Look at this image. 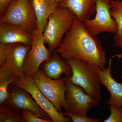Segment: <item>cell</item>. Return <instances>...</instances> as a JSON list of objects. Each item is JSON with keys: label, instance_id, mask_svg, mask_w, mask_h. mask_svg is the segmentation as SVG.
Segmentation results:
<instances>
[{"label": "cell", "instance_id": "6da1fadb", "mask_svg": "<svg viewBox=\"0 0 122 122\" xmlns=\"http://www.w3.org/2000/svg\"><path fill=\"white\" fill-rule=\"evenodd\" d=\"M67 61L74 58L105 69L106 53L99 38L92 34L82 21L75 16L73 25L55 51Z\"/></svg>", "mask_w": 122, "mask_h": 122}, {"label": "cell", "instance_id": "7a4b0ae2", "mask_svg": "<svg viewBox=\"0 0 122 122\" xmlns=\"http://www.w3.org/2000/svg\"><path fill=\"white\" fill-rule=\"evenodd\" d=\"M72 70L68 78L75 85L80 86L86 93L100 102L102 100L99 76L96 66L86 61L71 58L67 60Z\"/></svg>", "mask_w": 122, "mask_h": 122}, {"label": "cell", "instance_id": "3957f363", "mask_svg": "<svg viewBox=\"0 0 122 122\" xmlns=\"http://www.w3.org/2000/svg\"><path fill=\"white\" fill-rule=\"evenodd\" d=\"M75 15L69 9L58 5L50 16L43 32L45 44L51 52L58 48L65 34L73 25Z\"/></svg>", "mask_w": 122, "mask_h": 122}, {"label": "cell", "instance_id": "277c9868", "mask_svg": "<svg viewBox=\"0 0 122 122\" xmlns=\"http://www.w3.org/2000/svg\"><path fill=\"white\" fill-rule=\"evenodd\" d=\"M0 24H9L32 34L37 29V22L30 0H14L10 2Z\"/></svg>", "mask_w": 122, "mask_h": 122}, {"label": "cell", "instance_id": "5b68a950", "mask_svg": "<svg viewBox=\"0 0 122 122\" xmlns=\"http://www.w3.org/2000/svg\"><path fill=\"white\" fill-rule=\"evenodd\" d=\"M30 76L42 93L62 113V109L65 110L66 106V81L68 75L59 79H52L39 70Z\"/></svg>", "mask_w": 122, "mask_h": 122}, {"label": "cell", "instance_id": "8992f818", "mask_svg": "<svg viewBox=\"0 0 122 122\" xmlns=\"http://www.w3.org/2000/svg\"><path fill=\"white\" fill-rule=\"evenodd\" d=\"M67 78L66 81V106L65 111L82 116H87L91 108L98 106L99 102L86 93L80 86L75 85Z\"/></svg>", "mask_w": 122, "mask_h": 122}, {"label": "cell", "instance_id": "52a82bcc", "mask_svg": "<svg viewBox=\"0 0 122 122\" xmlns=\"http://www.w3.org/2000/svg\"><path fill=\"white\" fill-rule=\"evenodd\" d=\"M111 0H96L95 17L82 22L87 29L95 36L108 32L115 34L118 30L116 21L110 13Z\"/></svg>", "mask_w": 122, "mask_h": 122}, {"label": "cell", "instance_id": "ba28073f", "mask_svg": "<svg viewBox=\"0 0 122 122\" xmlns=\"http://www.w3.org/2000/svg\"><path fill=\"white\" fill-rule=\"evenodd\" d=\"M13 84L26 90L30 94L42 110L50 116L53 122H70V118L64 116L57 110L54 106L46 97L33 81L31 76L25 74Z\"/></svg>", "mask_w": 122, "mask_h": 122}, {"label": "cell", "instance_id": "9c48e42d", "mask_svg": "<svg viewBox=\"0 0 122 122\" xmlns=\"http://www.w3.org/2000/svg\"><path fill=\"white\" fill-rule=\"evenodd\" d=\"M31 47L26 55L24 66L25 73L31 76L40 70L42 63L51 56V51L45 46L43 32L37 29L32 33Z\"/></svg>", "mask_w": 122, "mask_h": 122}, {"label": "cell", "instance_id": "30bf717a", "mask_svg": "<svg viewBox=\"0 0 122 122\" xmlns=\"http://www.w3.org/2000/svg\"><path fill=\"white\" fill-rule=\"evenodd\" d=\"M12 85L8 89V98L4 103L20 112L24 110L29 111L38 117L53 122L50 116L38 106L28 91Z\"/></svg>", "mask_w": 122, "mask_h": 122}, {"label": "cell", "instance_id": "8fae6325", "mask_svg": "<svg viewBox=\"0 0 122 122\" xmlns=\"http://www.w3.org/2000/svg\"><path fill=\"white\" fill-rule=\"evenodd\" d=\"M31 45L22 43L6 44V66L16 75L19 79L25 74L24 66L26 55Z\"/></svg>", "mask_w": 122, "mask_h": 122}, {"label": "cell", "instance_id": "7c38bea8", "mask_svg": "<svg viewBox=\"0 0 122 122\" xmlns=\"http://www.w3.org/2000/svg\"><path fill=\"white\" fill-rule=\"evenodd\" d=\"M111 64L112 58H110L107 68L102 69L96 66V69L100 84L106 87L110 94V97L107 102V105L120 108L122 107V82H117L112 76Z\"/></svg>", "mask_w": 122, "mask_h": 122}, {"label": "cell", "instance_id": "4fadbf2b", "mask_svg": "<svg viewBox=\"0 0 122 122\" xmlns=\"http://www.w3.org/2000/svg\"><path fill=\"white\" fill-rule=\"evenodd\" d=\"M40 70L48 77L54 79L61 78L63 74L71 76L73 73L68 61L55 51L49 59L42 63Z\"/></svg>", "mask_w": 122, "mask_h": 122}, {"label": "cell", "instance_id": "5bb4252c", "mask_svg": "<svg viewBox=\"0 0 122 122\" xmlns=\"http://www.w3.org/2000/svg\"><path fill=\"white\" fill-rule=\"evenodd\" d=\"M96 0H63L59 7L69 9L81 21L90 19L96 14Z\"/></svg>", "mask_w": 122, "mask_h": 122}, {"label": "cell", "instance_id": "9a60e30c", "mask_svg": "<svg viewBox=\"0 0 122 122\" xmlns=\"http://www.w3.org/2000/svg\"><path fill=\"white\" fill-rule=\"evenodd\" d=\"M33 34L6 24H0V43L8 44H32Z\"/></svg>", "mask_w": 122, "mask_h": 122}, {"label": "cell", "instance_id": "2e32d148", "mask_svg": "<svg viewBox=\"0 0 122 122\" xmlns=\"http://www.w3.org/2000/svg\"><path fill=\"white\" fill-rule=\"evenodd\" d=\"M35 12L37 29L44 32L48 23L49 17L59 5L54 0H30Z\"/></svg>", "mask_w": 122, "mask_h": 122}, {"label": "cell", "instance_id": "e0dca14e", "mask_svg": "<svg viewBox=\"0 0 122 122\" xmlns=\"http://www.w3.org/2000/svg\"><path fill=\"white\" fill-rule=\"evenodd\" d=\"M5 62L0 65V105L5 102L8 98L9 86L19 79L6 66Z\"/></svg>", "mask_w": 122, "mask_h": 122}, {"label": "cell", "instance_id": "ac0fdd59", "mask_svg": "<svg viewBox=\"0 0 122 122\" xmlns=\"http://www.w3.org/2000/svg\"><path fill=\"white\" fill-rule=\"evenodd\" d=\"M110 13L118 25L117 31L114 35V45L122 48V1L111 0Z\"/></svg>", "mask_w": 122, "mask_h": 122}, {"label": "cell", "instance_id": "d6986e66", "mask_svg": "<svg viewBox=\"0 0 122 122\" xmlns=\"http://www.w3.org/2000/svg\"><path fill=\"white\" fill-rule=\"evenodd\" d=\"M0 122H25L20 112L5 103L0 105Z\"/></svg>", "mask_w": 122, "mask_h": 122}, {"label": "cell", "instance_id": "ffe728a7", "mask_svg": "<svg viewBox=\"0 0 122 122\" xmlns=\"http://www.w3.org/2000/svg\"><path fill=\"white\" fill-rule=\"evenodd\" d=\"M110 107L111 114L104 122H122V107L117 108L113 106Z\"/></svg>", "mask_w": 122, "mask_h": 122}, {"label": "cell", "instance_id": "44dd1931", "mask_svg": "<svg viewBox=\"0 0 122 122\" xmlns=\"http://www.w3.org/2000/svg\"><path fill=\"white\" fill-rule=\"evenodd\" d=\"M62 113L64 116L70 118L73 122H99L102 119H93L87 116H82L72 113L66 112L62 111Z\"/></svg>", "mask_w": 122, "mask_h": 122}, {"label": "cell", "instance_id": "7402d4cb", "mask_svg": "<svg viewBox=\"0 0 122 122\" xmlns=\"http://www.w3.org/2000/svg\"><path fill=\"white\" fill-rule=\"evenodd\" d=\"M20 112L25 122H50L49 120L38 117L29 111L24 110Z\"/></svg>", "mask_w": 122, "mask_h": 122}, {"label": "cell", "instance_id": "603a6c76", "mask_svg": "<svg viewBox=\"0 0 122 122\" xmlns=\"http://www.w3.org/2000/svg\"><path fill=\"white\" fill-rule=\"evenodd\" d=\"M6 44H0V65L6 62Z\"/></svg>", "mask_w": 122, "mask_h": 122}, {"label": "cell", "instance_id": "cb8c5ba5", "mask_svg": "<svg viewBox=\"0 0 122 122\" xmlns=\"http://www.w3.org/2000/svg\"><path fill=\"white\" fill-rule=\"evenodd\" d=\"M10 3V0H0V12L1 14L5 12Z\"/></svg>", "mask_w": 122, "mask_h": 122}, {"label": "cell", "instance_id": "d4e9b609", "mask_svg": "<svg viewBox=\"0 0 122 122\" xmlns=\"http://www.w3.org/2000/svg\"><path fill=\"white\" fill-rule=\"evenodd\" d=\"M54 0L55 1H56V2H58V3L59 4L60 2H61V1H62L63 0Z\"/></svg>", "mask_w": 122, "mask_h": 122}, {"label": "cell", "instance_id": "484cf974", "mask_svg": "<svg viewBox=\"0 0 122 122\" xmlns=\"http://www.w3.org/2000/svg\"><path fill=\"white\" fill-rule=\"evenodd\" d=\"M10 0V2H12V1H13L14 0Z\"/></svg>", "mask_w": 122, "mask_h": 122}]
</instances>
